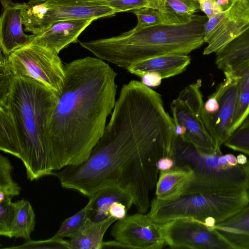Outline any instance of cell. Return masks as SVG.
<instances>
[{"instance_id":"cell-1","label":"cell","mask_w":249,"mask_h":249,"mask_svg":"<svg viewBox=\"0 0 249 249\" xmlns=\"http://www.w3.org/2000/svg\"><path fill=\"white\" fill-rule=\"evenodd\" d=\"M175 124L161 95L141 82L122 87L104 132L83 162L54 172L63 188L89 197L119 187L133 196L138 213L150 207L158 179L157 163L173 157Z\"/></svg>"},{"instance_id":"cell-2","label":"cell","mask_w":249,"mask_h":249,"mask_svg":"<svg viewBox=\"0 0 249 249\" xmlns=\"http://www.w3.org/2000/svg\"><path fill=\"white\" fill-rule=\"evenodd\" d=\"M65 78L47 128L54 171L85 161L116 103L117 73L98 58L64 65Z\"/></svg>"},{"instance_id":"cell-3","label":"cell","mask_w":249,"mask_h":249,"mask_svg":"<svg viewBox=\"0 0 249 249\" xmlns=\"http://www.w3.org/2000/svg\"><path fill=\"white\" fill-rule=\"evenodd\" d=\"M58 96L39 82L16 76L0 104V149L22 162L30 181L54 171L47 128Z\"/></svg>"},{"instance_id":"cell-4","label":"cell","mask_w":249,"mask_h":249,"mask_svg":"<svg viewBox=\"0 0 249 249\" xmlns=\"http://www.w3.org/2000/svg\"><path fill=\"white\" fill-rule=\"evenodd\" d=\"M208 19L195 15L184 24L132 29L116 36L79 43L97 58L127 70L137 62L165 55H188L199 48L205 42Z\"/></svg>"},{"instance_id":"cell-5","label":"cell","mask_w":249,"mask_h":249,"mask_svg":"<svg viewBox=\"0 0 249 249\" xmlns=\"http://www.w3.org/2000/svg\"><path fill=\"white\" fill-rule=\"evenodd\" d=\"M249 204L248 190L217 193L187 192L170 200L153 198L148 214L159 224L187 218L213 228L216 224L230 218Z\"/></svg>"},{"instance_id":"cell-6","label":"cell","mask_w":249,"mask_h":249,"mask_svg":"<svg viewBox=\"0 0 249 249\" xmlns=\"http://www.w3.org/2000/svg\"><path fill=\"white\" fill-rule=\"evenodd\" d=\"M173 152L176 164H188L194 172V179L185 193H224L249 187V160L244 165L222 164L220 149L213 154L204 153L176 135Z\"/></svg>"},{"instance_id":"cell-7","label":"cell","mask_w":249,"mask_h":249,"mask_svg":"<svg viewBox=\"0 0 249 249\" xmlns=\"http://www.w3.org/2000/svg\"><path fill=\"white\" fill-rule=\"evenodd\" d=\"M201 86L202 80L198 79L185 87L171 102L170 108L174 124L182 125L186 129L185 136L181 138L199 151L213 154L220 148L217 146L216 135L210 115L204 108Z\"/></svg>"},{"instance_id":"cell-8","label":"cell","mask_w":249,"mask_h":249,"mask_svg":"<svg viewBox=\"0 0 249 249\" xmlns=\"http://www.w3.org/2000/svg\"><path fill=\"white\" fill-rule=\"evenodd\" d=\"M118 12L103 0H30L24 3L22 22L25 30L36 34L54 22L64 20H96Z\"/></svg>"},{"instance_id":"cell-9","label":"cell","mask_w":249,"mask_h":249,"mask_svg":"<svg viewBox=\"0 0 249 249\" xmlns=\"http://www.w3.org/2000/svg\"><path fill=\"white\" fill-rule=\"evenodd\" d=\"M6 56L15 76L33 79L52 90L58 96L60 94L65 70L58 54L44 46L30 43Z\"/></svg>"},{"instance_id":"cell-10","label":"cell","mask_w":249,"mask_h":249,"mask_svg":"<svg viewBox=\"0 0 249 249\" xmlns=\"http://www.w3.org/2000/svg\"><path fill=\"white\" fill-rule=\"evenodd\" d=\"M160 227L166 245L171 248L233 249L215 229L193 219L176 218Z\"/></svg>"},{"instance_id":"cell-11","label":"cell","mask_w":249,"mask_h":249,"mask_svg":"<svg viewBox=\"0 0 249 249\" xmlns=\"http://www.w3.org/2000/svg\"><path fill=\"white\" fill-rule=\"evenodd\" d=\"M111 234L128 249H160L166 245L160 224L148 213H137L116 221Z\"/></svg>"},{"instance_id":"cell-12","label":"cell","mask_w":249,"mask_h":249,"mask_svg":"<svg viewBox=\"0 0 249 249\" xmlns=\"http://www.w3.org/2000/svg\"><path fill=\"white\" fill-rule=\"evenodd\" d=\"M2 12L0 19V51L8 56L16 50L30 43L32 35L24 33L22 11L24 3H15L12 0H0Z\"/></svg>"},{"instance_id":"cell-13","label":"cell","mask_w":249,"mask_h":249,"mask_svg":"<svg viewBox=\"0 0 249 249\" xmlns=\"http://www.w3.org/2000/svg\"><path fill=\"white\" fill-rule=\"evenodd\" d=\"M225 79L212 94L217 99L219 109L210 114L217 137L218 148L231 136V126L233 116L237 93V80L232 73L224 74Z\"/></svg>"},{"instance_id":"cell-14","label":"cell","mask_w":249,"mask_h":249,"mask_svg":"<svg viewBox=\"0 0 249 249\" xmlns=\"http://www.w3.org/2000/svg\"><path fill=\"white\" fill-rule=\"evenodd\" d=\"M93 20L79 19L54 22L41 32L32 34L31 43L44 46L58 54L69 44L77 42L80 35Z\"/></svg>"},{"instance_id":"cell-15","label":"cell","mask_w":249,"mask_h":249,"mask_svg":"<svg viewBox=\"0 0 249 249\" xmlns=\"http://www.w3.org/2000/svg\"><path fill=\"white\" fill-rule=\"evenodd\" d=\"M192 168L188 164H176L172 168L160 171L156 185V198L167 200L185 192L194 179Z\"/></svg>"},{"instance_id":"cell-16","label":"cell","mask_w":249,"mask_h":249,"mask_svg":"<svg viewBox=\"0 0 249 249\" xmlns=\"http://www.w3.org/2000/svg\"><path fill=\"white\" fill-rule=\"evenodd\" d=\"M190 63L191 58L188 55L169 54L137 62L127 70L140 77L146 73L155 72L163 79L182 73Z\"/></svg>"},{"instance_id":"cell-17","label":"cell","mask_w":249,"mask_h":249,"mask_svg":"<svg viewBox=\"0 0 249 249\" xmlns=\"http://www.w3.org/2000/svg\"><path fill=\"white\" fill-rule=\"evenodd\" d=\"M215 64L224 74L249 63V27L216 53Z\"/></svg>"},{"instance_id":"cell-18","label":"cell","mask_w":249,"mask_h":249,"mask_svg":"<svg viewBox=\"0 0 249 249\" xmlns=\"http://www.w3.org/2000/svg\"><path fill=\"white\" fill-rule=\"evenodd\" d=\"M117 220L111 216L96 222L87 218L83 226L69 237L68 249H102L106 232Z\"/></svg>"},{"instance_id":"cell-19","label":"cell","mask_w":249,"mask_h":249,"mask_svg":"<svg viewBox=\"0 0 249 249\" xmlns=\"http://www.w3.org/2000/svg\"><path fill=\"white\" fill-rule=\"evenodd\" d=\"M215 229L234 249H249V206L227 220L216 224Z\"/></svg>"},{"instance_id":"cell-20","label":"cell","mask_w":249,"mask_h":249,"mask_svg":"<svg viewBox=\"0 0 249 249\" xmlns=\"http://www.w3.org/2000/svg\"><path fill=\"white\" fill-rule=\"evenodd\" d=\"M97 194L89 217L93 221H101L110 216L109 208L114 202L123 203L128 210L134 205L132 195L128 191L119 187L108 188Z\"/></svg>"},{"instance_id":"cell-21","label":"cell","mask_w":249,"mask_h":249,"mask_svg":"<svg viewBox=\"0 0 249 249\" xmlns=\"http://www.w3.org/2000/svg\"><path fill=\"white\" fill-rule=\"evenodd\" d=\"M199 9L198 0H162L158 11L163 24L178 25L190 21Z\"/></svg>"},{"instance_id":"cell-22","label":"cell","mask_w":249,"mask_h":249,"mask_svg":"<svg viewBox=\"0 0 249 249\" xmlns=\"http://www.w3.org/2000/svg\"><path fill=\"white\" fill-rule=\"evenodd\" d=\"M229 73L235 76L238 85L236 106L230 129L231 135L249 115V63Z\"/></svg>"},{"instance_id":"cell-23","label":"cell","mask_w":249,"mask_h":249,"mask_svg":"<svg viewBox=\"0 0 249 249\" xmlns=\"http://www.w3.org/2000/svg\"><path fill=\"white\" fill-rule=\"evenodd\" d=\"M13 203L14 216L11 226L10 238H20L30 240L36 223L33 208L26 199H21Z\"/></svg>"},{"instance_id":"cell-24","label":"cell","mask_w":249,"mask_h":249,"mask_svg":"<svg viewBox=\"0 0 249 249\" xmlns=\"http://www.w3.org/2000/svg\"><path fill=\"white\" fill-rule=\"evenodd\" d=\"M13 167L9 159L0 155V204L9 203L19 195L21 188L13 179Z\"/></svg>"},{"instance_id":"cell-25","label":"cell","mask_w":249,"mask_h":249,"mask_svg":"<svg viewBox=\"0 0 249 249\" xmlns=\"http://www.w3.org/2000/svg\"><path fill=\"white\" fill-rule=\"evenodd\" d=\"M97 196L96 193L89 197L88 203L82 209L71 217L66 219L52 238L57 239L69 237L81 228L87 218H89Z\"/></svg>"},{"instance_id":"cell-26","label":"cell","mask_w":249,"mask_h":249,"mask_svg":"<svg viewBox=\"0 0 249 249\" xmlns=\"http://www.w3.org/2000/svg\"><path fill=\"white\" fill-rule=\"evenodd\" d=\"M224 144L230 149L249 156V115Z\"/></svg>"},{"instance_id":"cell-27","label":"cell","mask_w":249,"mask_h":249,"mask_svg":"<svg viewBox=\"0 0 249 249\" xmlns=\"http://www.w3.org/2000/svg\"><path fill=\"white\" fill-rule=\"evenodd\" d=\"M137 18V23L133 28L137 30L146 27L163 24V18L158 10L143 7L132 11Z\"/></svg>"},{"instance_id":"cell-28","label":"cell","mask_w":249,"mask_h":249,"mask_svg":"<svg viewBox=\"0 0 249 249\" xmlns=\"http://www.w3.org/2000/svg\"><path fill=\"white\" fill-rule=\"evenodd\" d=\"M15 77L9 68L6 56L0 51V104L6 99Z\"/></svg>"},{"instance_id":"cell-29","label":"cell","mask_w":249,"mask_h":249,"mask_svg":"<svg viewBox=\"0 0 249 249\" xmlns=\"http://www.w3.org/2000/svg\"><path fill=\"white\" fill-rule=\"evenodd\" d=\"M14 216L12 202L0 204V235L10 238L11 226Z\"/></svg>"},{"instance_id":"cell-30","label":"cell","mask_w":249,"mask_h":249,"mask_svg":"<svg viewBox=\"0 0 249 249\" xmlns=\"http://www.w3.org/2000/svg\"><path fill=\"white\" fill-rule=\"evenodd\" d=\"M9 248L26 249V248H62L68 249L67 240L63 238H51L47 240L41 241L28 240L23 245Z\"/></svg>"},{"instance_id":"cell-31","label":"cell","mask_w":249,"mask_h":249,"mask_svg":"<svg viewBox=\"0 0 249 249\" xmlns=\"http://www.w3.org/2000/svg\"><path fill=\"white\" fill-rule=\"evenodd\" d=\"M115 9L118 13L132 11L135 9L148 7L146 0H103Z\"/></svg>"},{"instance_id":"cell-32","label":"cell","mask_w":249,"mask_h":249,"mask_svg":"<svg viewBox=\"0 0 249 249\" xmlns=\"http://www.w3.org/2000/svg\"><path fill=\"white\" fill-rule=\"evenodd\" d=\"M229 15L249 25V0H232L228 8Z\"/></svg>"},{"instance_id":"cell-33","label":"cell","mask_w":249,"mask_h":249,"mask_svg":"<svg viewBox=\"0 0 249 249\" xmlns=\"http://www.w3.org/2000/svg\"><path fill=\"white\" fill-rule=\"evenodd\" d=\"M227 12L228 9L208 19L204 27V41L205 43H207L210 38L217 29Z\"/></svg>"},{"instance_id":"cell-34","label":"cell","mask_w":249,"mask_h":249,"mask_svg":"<svg viewBox=\"0 0 249 249\" xmlns=\"http://www.w3.org/2000/svg\"><path fill=\"white\" fill-rule=\"evenodd\" d=\"M198 1L200 9L205 13L208 18L224 11L216 0H201Z\"/></svg>"},{"instance_id":"cell-35","label":"cell","mask_w":249,"mask_h":249,"mask_svg":"<svg viewBox=\"0 0 249 249\" xmlns=\"http://www.w3.org/2000/svg\"><path fill=\"white\" fill-rule=\"evenodd\" d=\"M128 209L123 203L114 202L111 204L109 208V216L117 220L124 218L127 216Z\"/></svg>"},{"instance_id":"cell-36","label":"cell","mask_w":249,"mask_h":249,"mask_svg":"<svg viewBox=\"0 0 249 249\" xmlns=\"http://www.w3.org/2000/svg\"><path fill=\"white\" fill-rule=\"evenodd\" d=\"M141 82L148 87H156L160 85L162 79L161 76L155 72H148L141 77Z\"/></svg>"},{"instance_id":"cell-37","label":"cell","mask_w":249,"mask_h":249,"mask_svg":"<svg viewBox=\"0 0 249 249\" xmlns=\"http://www.w3.org/2000/svg\"><path fill=\"white\" fill-rule=\"evenodd\" d=\"M175 165L176 161L175 159L167 156L160 158L157 163V167L159 171L169 170Z\"/></svg>"},{"instance_id":"cell-38","label":"cell","mask_w":249,"mask_h":249,"mask_svg":"<svg viewBox=\"0 0 249 249\" xmlns=\"http://www.w3.org/2000/svg\"><path fill=\"white\" fill-rule=\"evenodd\" d=\"M219 103L216 97L211 94L204 103L206 111L210 114L215 113L219 109Z\"/></svg>"},{"instance_id":"cell-39","label":"cell","mask_w":249,"mask_h":249,"mask_svg":"<svg viewBox=\"0 0 249 249\" xmlns=\"http://www.w3.org/2000/svg\"><path fill=\"white\" fill-rule=\"evenodd\" d=\"M175 134L180 138H183L186 132V128L182 125L178 124H175Z\"/></svg>"},{"instance_id":"cell-40","label":"cell","mask_w":249,"mask_h":249,"mask_svg":"<svg viewBox=\"0 0 249 249\" xmlns=\"http://www.w3.org/2000/svg\"><path fill=\"white\" fill-rule=\"evenodd\" d=\"M148 4V7L156 10H159L162 0H146Z\"/></svg>"},{"instance_id":"cell-41","label":"cell","mask_w":249,"mask_h":249,"mask_svg":"<svg viewBox=\"0 0 249 249\" xmlns=\"http://www.w3.org/2000/svg\"><path fill=\"white\" fill-rule=\"evenodd\" d=\"M216 1L223 11H225L231 6L232 0H216Z\"/></svg>"},{"instance_id":"cell-42","label":"cell","mask_w":249,"mask_h":249,"mask_svg":"<svg viewBox=\"0 0 249 249\" xmlns=\"http://www.w3.org/2000/svg\"><path fill=\"white\" fill-rule=\"evenodd\" d=\"M226 160L231 166H235L237 163L236 157L231 154H228L225 155Z\"/></svg>"},{"instance_id":"cell-43","label":"cell","mask_w":249,"mask_h":249,"mask_svg":"<svg viewBox=\"0 0 249 249\" xmlns=\"http://www.w3.org/2000/svg\"><path fill=\"white\" fill-rule=\"evenodd\" d=\"M237 163L240 165H244L248 161L247 157L242 154H240L236 157Z\"/></svg>"},{"instance_id":"cell-44","label":"cell","mask_w":249,"mask_h":249,"mask_svg":"<svg viewBox=\"0 0 249 249\" xmlns=\"http://www.w3.org/2000/svg\"></svg>"},{"instance_id":"cell-45","label":"cell","mask_w":249,"mask_h":249,"mask_svg":"<svg viewBox=\"0 0 249 249\" xmlns=\"http://www.w3.org/2000/svg\"><path fill=\"white\" fill-rule=\"evenodd\" d=\"M248 192H249V188L248 189Z\"/></svg>"},{"instance_id":"cell-46","label":"cell","mask_w":249,"mask_h":249,"mask_svg":"<svg viewBox=\"0 0 249 249\" xmlns=\"http://www.w3.org/2000/svg\"><path fill=\"white\" fill-rule=\"evenodd\" d=\"M198 0L199 1V0Z\"/></svg>"}]
</instances>
